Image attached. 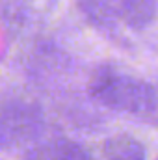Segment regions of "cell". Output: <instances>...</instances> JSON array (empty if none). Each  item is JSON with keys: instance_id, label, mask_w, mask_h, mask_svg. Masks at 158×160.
<instances>
[{"instance_id": "7a4b0ae2", "label": "cell", "mask_w": 158, "mask_h": 160, "mask_svg": "<svg viewBox=\"0 0 158 160\" xmlns=\"http://www.w3.org/2000/svg\"><path fill=\"white\" fill-rule=\"evenodd\" d=\"M80 8L102 28L143 30L156 17V0H80Z\"/></svg>"}, {"instance_id": "5b68a950", "label": "cell", "mask_w": 158, "mask_h": 160, "mask_svg": "<svg viewBox=\"0 0 158 160\" xmlns=\"http://www.w3.org/2000/svg\"><path fill=\"white\" fill-rule=\"evenodd\" d=\"M102 153L104 160H145L143 145L128 134H117L106 140Z\"/></svg>"}, {"instance_id": "6da1fadb", "label": "cell", "mask_w": 158, "mask_h": 160, "mask_svg": "<svg viewBox=\"0 0 158 160\" xmlns=\"http://www.w3.org/2000/svg\"><path fill=\"white\" fill-rule=\"evenodd\" d=\"M89 95L106 108L126 114H149L156 108V89L141 78L116 71H101L89 84Z\"/></svg>"}, {"instance_id": "3957f363", "label": "cell", "mask_w": 158, "mask_h": 160, "mask_svg": "<svg viewBox=\"0 0 158 160\" xmlns=\"http://www.w3.org/2000/svg\"><path fill=\"white\" fill-rule=\"evenodd\" d=\"M37 112L24 104H6L0 108V143L26 140L37 130Z\"/></svg>"}, {"instance_id": "277c9868", "label": "cell", "mask_w": 158, "mask_h": 160, "mask_svg": "<svg viewBox=\"0 0 158 160\" xmlns=\"http://www.w3.org/2000/svg\"><path fill=\"white\" fill-rule=\"evenodd\" d=\"M26 160H95L82 145L71 140H52L34 147Z\"/></svg>"}]
</instances>
